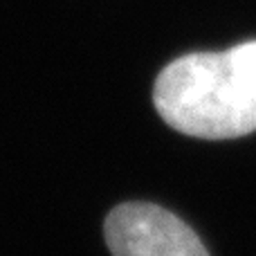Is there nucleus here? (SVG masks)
<instances>
[{
    "mask_svg": "<svg viewBox=\"0 0 256 256\" xmlns=\"http://www.w3.org/2000/svg\"><path fill=\"white\" fill-rule=\"evenodd\" d=\"M112 256H209L202 240L168 209L150 202H124L106 218Z\"/></svg>",
    "mask_w": 256,
    "mask_h": 256,
    "instance_id": "2",
    "label": "nucleus"
},
{
    "mask_svg": "<svg viewBox=\"0 0 256 256\" xmlns=\"http://www.w3.org/2000/svg\"><path fill=\"white\" fill-rule=\"evenodd\" d=\"M171 128L200 140H232L256 130V40L225 52H194L171 61L153 88Z\"/></svg>",
    "mask_w": 256,
    "mask_h": 256,
    "instance_id": "1",
    "label": "nucleus"
}]
</instances>
